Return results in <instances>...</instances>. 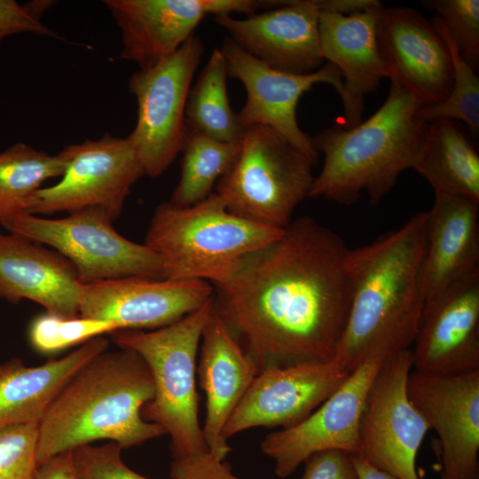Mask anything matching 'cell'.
Masks as SVG:
<instances>
[{
    "label": "cell",
    "instance_id": "19",
    "mask_svg": "<svg viewBox=\"0 0 479 479\" xmlns=\"http://www.w3.org/2000/svg\"><path fill=\"white\" fill-rule=\"evenodd\" d=\"M320 0L279 1L245 19L214 16L215 22L248 54L277 70L309 75L321 67Z\"/></svg>",
    "mask_w": 479,
    "mask_h": 479
},
{
    "label": "cell",
    "instance_id": "11",
    "mask_svg": "<svg viewBox=\"0 0 479 479\" xmlns=\"http://www.w3.org/2000/svg\"><path fill=\"white\" fill-rule=\"evenodd\" d=\"M411 349L386 357L367 394L357 455L398 479H420L416 458L430 428L407 393Z\"/></svg>",
    "mask_w": 479,
    "mask_h": 479
},
{
    "label": "cell",
    "instance_id": "25",
    "mask_svg": "<svg viewBox=\"0 0 479 479\" xmlns=\"http://www.w3.org/2000/svg\"><path fill=\"white\" fill-rule=\"evenodd\" d=\"M108 344L101 335L38 366H27L20 358L0 364V427L39 424L72 377Z\"/></svg>",
    "mask_w": 479,
    "mask_h": 479
},
{
    "label": "cell",
    "instance_id": "28",
    "mask_svg": "<svg viewBox=\"0 0 479 479\" xmlns=\"http://www.w3.org/2000/svg\"><path fill=\"white\" fill-rule=\"evenodd\" d=\"M227 67L220 49H214L190 89L185 106V126L222 142L240 141L242 129L230 105Z\"/></svg>",
    "mask_w": 479,
    "mask_h": 479
},
{
    "label": "cell",
    "instance_id": "7",
    "mask_svg": "<svg viewBox=\"0 0 479 479\" xmlns=\"http://www.w3.org/2000/svg\"><path fill=\"white\" fill-rule=\"evenodd\" d=\"M316 163L263 125L242 130L239 156L216 185L227 210L243 219L285 229L310 194Z\"/></svg>",
    "mask_w": 479,
    "mask_h": 479
},
{
    "label": "cell",
    "instance_id": "32",
    "mask_svg": "<svg viewBox=\"0 0 479 479\" xmlns=\"http://www.w3.org/2000/svg\"><path fill=\"white\" fill-rule=\"evenodd\" d=\"M425 8L436 12L464 60L475 70L479 67V1L426 0Z\"/></svg>",
    "mask_w": 479,
    "mask_h": 479
},
{
    "label": "cell",
    "instance_id": "26",
    "mask_svg": "<svg viewBox=\"0 0 479 479\" xmlns=\"http://www.w3.org/2000/svg\"><path fill=\"white\" fill-rule=\"evenodd\" d=\"M413 169L429 183L435 195L479 200V155L453 121L428 122Z\"/></svg>",
    "mask_w": 479,
    "mask_h": 479
},
{
    "label": "cell",
    "instance_id": "6",
    "mask_svg": "<svg viewBox=\"0 0 479 479\" xmlns=\"http://www.w3.org/2000/svg\"><path fill=\"white\" fill-rule=\"evenodd\" d=\"M214 310L213 296L200 308L169 326L145 332L118 330L113 341L146 363L154 396L141 411L171 438L174 459L208 451L199 421L195 386L196 356L203 329Z\"/></svg>",
    "mask_w": 479,
    "mask_h": 479
},
{
    "label": "cell",
    "instance_id": "31",
    "mask_svg": "<svg viewBox=\"0 0 479 479\" xmlns=\"http://www.w3.org/2000/svg\"><path fill=\"white\" fill-rule=\"evenodd\" d=\"M120 330L111 321L82 317L64 318L46 312L36 317L29 328L32 345L40 352L48 353L84 343L106 333Z\"/></svg>",
    "mask_w": 479,
    "mask_h": 479
},
{
    "label": "cell",
    "instance_id": "38",
    "mask_svg": "<svg viewBox=\"0 0 479 479\" xmlns=\"http://www.w3.org/2000/svg\"><path fill=\"white\" fill-rule=\"evenodd\" d=\"M35 479H78L72 451L59 454L40 464Z\"/></svg>",
    "mask_w": 479,
    "mask_h": 479
},
{
    "label": "cell",
    "instance_id": "2",
    "mask_svg": "<svg viewBox=\"0 0 479 479\" xmlns=\"http://www.w3.org/2000/svg\"><path fill=\"white\" fill-rule=\"evenodd\" d=\"M427 211L370 244L350 249L352 298L334 359L348 373L409 349L425 304Z\"/></svg>",
    "mask_w": 479,
    "mask_h": 479
},
{
    "label": "cell",
    "instance_id": "33",
    "mask_svg": "<svg viewBox=\"0 0 479 479\" xmlns=\"http://www.w3.org/2000/svg\"><path fill=\"white\" fill-rule=\"evenodd\" d=\"M39 424L0 427V479H35Z\"/></svg>",
    "mask_w": 479,
    "mask_h": 479
},
{
    "label": "cell",
    "instance_id": "24",
    "mask_svg": "<svg viewBox=\"0 0 479 479\" xmlns=\"http://www.w3.org/2000/svg\"><path fill=\"white\" fill-rule=\"evenodd\" d=\"M479 270V200L435 195L427 211L425 302Z\"/></svg>",
    "mask_w": 479,
    "mask_h": 479
},
{
    "label": "cell",
    "instance_id": "20",
    "mask_svg": "<svg viewBox=\"0 0 479 479\" xmlns=\"http://www.w3.org/2000/svg\"><path fill=\"white\" fill-rule=\"evenodd\" d=\"M377 41L390 82H398L425 105L448 97L453 83L450 51L420 12L408 7H382Z\"/></svg>",
    "mask_w": 479,
    "mask_h": 479
},
{
    "label": "cell",
    "instance_id": "4",
    "mask_svg": "<svg viewBox=\"0 0 479 479\" xmlns=\"http://www.w3.org/2000/svg\"><path fill=\"white\" fill-rule=\"evenodd\" d=\"M390 82L387 99L366 121L349 129H326L311 138L324 163L309 196L349 205L365 192L377 204L403 171L413 169L428 126L420 115L425 104Z\"/></svg>",
    "mask_w": 479,
    "mask_h": 479
},
{
    "label": "cell",
    "instance_id": "15",
    "mask_svg": "<svg viewBox=\"0 0 479 479\" xmlns=\"http://www.w3.org/2000/svg\"><path fill=\"white\" fill-rule=\"evenodd\" d=\"M407 393L438 436L440 479H478L479 370L436 375L412 369Z\"/></svg>",
    "mask_w": 479,
    "mask_h": 479
},
{
    "label": "cell",
    "instance_id": "3",
    "mask_svg": "<svg viewBox=\"0 0 479 479\" xmlns=\"http://www.w3.org/2000/svg\"><path fill=\"white\" fill-rule=\"evenodd\" d=\"M153 396L151 372L137 353H100L72 377L39 423L38 466L98 440L123 449L165 435L141 415Z\"/></svg>",
    "mask_w": 479,
    "mask_h": 479
},
{
    "label": "cell",
    "instance_id": "9",
    "mask_svg": "<svg viewBox=\"0 0 479 479\" xmlns=\"http://www.w3.org/2000/svg\"><path fill=\"white\" fill-rule=\"evenodd\" d=\"M203 51L194 33L172 55L130 78L137 115L128 137L148 177L162 175L181 153L186 101Z\"/></svg>",
    "mask_w": 479,
    "mask_h": 479
},
{
    "label": "cell",
    "instance_id": "13",
    "mask_svg": "<svg viewBox=\"0 0 479 479\" xmlns=\"http://www.w3.org/2000/svg\"><path fill=\"white\" fill-rule=\"evenodd\" d=\"M385 358L365 361L311 414L292 427L268 434L262 452L275 462L277 476L291 475L313 454L359 451V428L369 389Z\"/></svg>",
    "mask_w": 479,
    "mask_h": 479
},
{
    "label": "cell",
    "instance_id": "27",
    "mask_svg": "<svg viewBox=\"0 0 479 479\" xmlns=\"http://www.w3.org/2000/svg\"><path fill=\"white\" fill-rule=\"evenodd\" d=\"M66 164L61 152L50 154L22 142L1 152L0 225L17 214L28 213L42 185L61 177Z\"/></svg>",
    "mask_w": 479,
    "mask_h": 479
},
{
    "label": "cell",
    "instance_id": "14",
    "mask_svg": "<svg viewBox=\"0 0 479 479\" xmlns=\"http://www.w3.org/2000/svg\"><path fill=\"white\" fill-rule=\"evenodd\" d=\"M121 31V58L148 69L172 55L208 15H253L271 8L255 0H105Z\"/></svg>",
    "mask_w": 479,
    "mask_h": 479
},
{
    "label": "cell",
    "instance_id": "37",
    "mask_svg": "<svg viewBox=\"0 0 479 479\" xmlns=\"http://www.w3.org/2000/svg\"><path fill=\"white\" fill-rule=\"evenodd\" d=\"M302 479H357L351 454L330 450L313 454L306 461Z\"/></svg>",
    "mask_w": 479,
    "mask_h": 479
},
{
    "label": "cell",
    "instance_id": "30",
    "mask_svg": "<svg viewBox=\"0 0 479 479\" xmlns=\"http://www.w3.org/2000/svg\"><path fill=\"white\" fill-rule=\"evenodd\" d=\"M450 51L453 83L448 97L442 102L425 105L420 110L427 122L436 120H459L465 122L473 134L479 132V79L475 71L461 57L456 43L443 20L434 15L430 20Z\"/></svg>",
    "mask_w": 479,
    "mask_h": 479
},
{
    "label": "cell",
    "instance_id": "36",
    "mask_svg": "<svg viewBox=\"0 0 479 479\" xmlns=\"http://www.w3.org/2000/svg\"><path fill=\"white\" fill-rule=\"evenodd\" d=\"M208 451L174 459L171 479H239Z\"/></svg>",
    "mask_w": 479,
    "mask_h": 479
},
{
    "label": "cell",
    "instance_id": "12",
    "mask_svg": "<svg viewBox=\"0 0 479 479\" xmlns=\"http://www.w3.org/2000/svg\"><path fill=\"white\" fill-rule=\"evenodd\" d=\"M220 50L228 75L240 80L246 90L245 105L237 114L240 128L269 127L317 163L318 152L311 137L298 125L297 105L301 97L317 83L334 86L342 98L344 87L339 68L327 62L309 75L282 72L248 54L229 36L224 39Z\"/></svg>",
    "mask_w": 479,
    "mask_h": 479
},
{
    "label": "cell",
    "instance_id": "1",
    "mask_svg": "<svg viewBox=\"0 0 479 479\" xmlns=\"http://www.w3.org/2000/svg\"><path fill=\"white\" fill-rule=\"evenodd\" d=\"M349 251L337 233L301 216L214 285V311L258 373L334 359L351 305Z\"/></svg>",
    "mask_w": 479,
    "mask_h": 479
},
{
    "label": "cell",
    "instance_id": "22",
    "mask_svg": "<svg viewBox=\"0 0 479 479\" xmlns=\"http://www.w3.org/2000/svg\"><path fill=\"white\" fill-rule=\"evenodd\" d=\"M82 284L61 254L20 234H0V298L22 299L64 318L79 316Z\"/></svg>",
    "mask_w": 479,
    "mask_h": 479
},
{
    "label": "cell",
    "instance_id": "10",
    "mask_svg": "<svg viewBox=\"0 0 479 479\" xmlns=\"http://www.w3.org/2000/svg\"><path fill=\"white\" fill-rule=\"evenodd\" d=\"M61 153L67 164L60 180L36 192L28 213L51 215L96 208L114 220L133 185L145 175L128 137L106 132L96 140L68 145Z\"/></svg>",
    "mask_w": 479,
    "mask_h": 479
},
{
    "label": "cell",
    "instance_id": "17",
    "mask_svg": "<svg viewBox=\"0 0 479 479\" xmlns=\"http://www.w3.org/2000/svg\"><path fill=\"white\" fill-rule=\"evenodd\" d=\"M213 294L201 279H108L82 284L79 316L111 321L120 330L158 329L197 310Z\"/></svg>",
    "mask_w": 479,
    "mask_h": 479
},
{
    "label": "cell",
    "instance_id": "16",
    "mask_svg": "<svg viewBox=\"0 0 479 479\" xmlns=\"http://www.w3.org/2000/svg\"><path fill=\"white\" fill-rule=\"evenodd\" d=\"M335 359L259 372L224 428L229 437L255 427L287 428L311 414L347 379Z\"/></svg>",
    "mask_w": 479,
    "mask_h": 479
},
{
    "label": "cell",
    "instance_id": "23",
    "mask_svg": "<svg viewBox=\"0 0 479 479\" xmlns=\"http://www.w3.org/2000/svg\"><path fill=\"white\" fill-rule=\"evenodd\" d=\"M201 340L198 374L207 397L202 434L208 451L224 460L232 451L224 428L258 371L214 310Z\"/></svg>",
    "mask_w": 479,
    "mask_h": 479
},
{
    "label": "cell",
    "instance_id": "34",
    "mask_svg": "<svg viewBox=\"0 0 479 479\" xmlns=\"http://www.w3.org/2000/svg\"><path fill=\"white\" fill-rule=\"evenodd\" d=\"M122 450L112 441L100 446L86 444L74 449L73 461L78 479H149L126 466Z\"/></svg>",
    "mask_w": 479,
    "mask_h": 479
},
{
    "label": "cell",
    "instance_id": "8",
    "mask_svg": "<svg viewBox=\"0 0 479 479\" xmlns=\"http://www.w3.org/2000/svg\"><path fill=\"white\" fill-rule=\"evenodd\" d=\"M113 221L105 210L91 208L62 218L22 212L2 226L61 254L74 265L82 284L127 277L164 279L161 257L145 244L122 236Z\"/></svg>",
    "mask_w": 479,
    "mask_h": 479
},
{
    "label": "cell",
    "instance_id": "18",
    "mask_svg": "<svg viewBox=\"0 0 479 479\" xmlns=\"http://www.w3.org/2000/svg\"><path fill=\"white\" fill-rule=\"evenodd\" d=\"M412 369L447 375L479 370V270L424 304Z\"/></svg>",
    "mask_w": 479,
    "mask_h": 479
},
{
    "label": "cell",
    "instance_id": "5",
    "mask_svg": "<svg viewBox=\"0 0 479 479\" xmlns=\"http://www.w3.org/2000/svg\"><path fill=\"white\" fill-rule=\"evenodd\" d=\"M283 232L232 214L212 192L189 208L169 201L159 204L145 244L161 257L164 279L221 285L232 279L247 255L275 242Z\"/></svg>",
    "mask_w": 479,
    "mask_h": 479
},
{
    "label": "cell",
    "instance_id": "29",
    "mask_svg": "<svg viewBox=\"0 0 479 479\" xmlns=\"http://www.w3.org/2000/svg\"><path fill=\"white\" fill-rule=\"evenodd\" d=\"M240 139L222 142L185 126L181 153V174L169 202L189 208L207 199L216 183L234 165Z\"/></svg>",
    "mask_w": 479,
    "mask_h": 479
},
{
    "label": "cell",
    "instance_id": "39",
    "mask_svg": "<svg viewBox=\"0 0 479 479\" xmlns=\"http://www.w3.org/2000/svg\"><path fill=\"white\" fill-rule=\"evenodd\" d=\"M351 458L357 479H398L389 473L373 466L357 454H351Z\"/></svg>",
    "mask_w": 479,
    "mask_h": 479
},
{
    "label": "cell",
    "instance_id": "35",
    "mask_svg": "<svg viewBox=\"0 0 479 479\" xmlns=\"http://www.w3.org/2000/svg\"><path fill=\"white\" fill-rule=\"evenodd\" d=\"M51 3L36 1L20 4L14 0H0V43L7 36L21 33L59 38L41 20V14Z\"/></svg>",
    "mask_w": 479,
    "mask_h": 479
},
{
    "label": "cell",
    "instance_id": "21",
    "mask_svg": "<svg viewBox=\"0 0 479 479\" xmlns=\"http://www.w3.org/2000/svg\"><path fill=\"white\" fill-rule=\"evenodd\" d=\"M381 3L368 9L342 14L324 12L319 16V42L324 59L339 68L344 93L343 129L361 122L365 98L374 91L389 71L377 41Z\"/></svg>",
    "mask_w": 479,
    "mask_h": 479
}]
</instances>
